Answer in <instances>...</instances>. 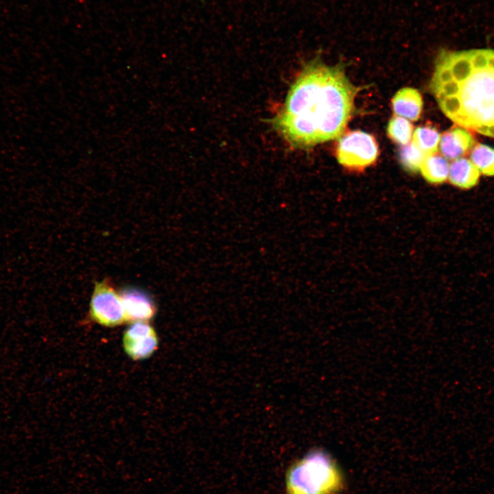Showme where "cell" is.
<instances>
[{"label": "cell", "mask_w": 494, "mask_h": 494, "mask_svg": "<svg viewBox=\"0 0 494 494\" xmlns=\"http://www.w3.org/2000/svg\"><path fill=\"white\" fill-rule=\"evenodd\" d=\"M344 67L342 62L328 65L320 56L303 67L272 120L292 146L313 147L336 139L344 131L359 91Z\"/></svg>", "instance_id": "6da1fadb"}, {"label": "cell", "mask_w": 494, "mask_h": 494, "mask_svg": "<svg viewBox=\"0 0 494 494\" xmlns=\"http://www.w3.org/2000/svg\"><path fill=\"white\" fill-rule=\"evenodd\" d=\"M430 89L456 124L494 138V49H440Z\"/></svg>", "instance_id": "7a4b0ae2"}, {"label": "cell", "mask_w": 494, "mask_h": 494, "mask_svg": "<svg viewBox=\"0 0 494 494\" xmlns=\"http://www.w3.org/2000/svg\"><path fill=\"white\" fill-rule=\"evenodd\" d=\"M344 486V478L338 464L320 449L294 462L285 474L287 494H338Z\"/></svg>", "instance_id": "3957f363"}, {"label": "cell", "mask_w": 494, "mask_h": 494, "mask_svg": "<svg viewBox=\"0 0 494 494\" xmlns=\"http://www.w3.org/2000/svg\"><path fill=\"white\" fill-rule=\"evenodd\" d=\"M379 155L373 135L361 130L351 131L340 139L336 149L338 163L345 168L362 171L373 164Z\"/></svg>", "instance_id": "277c9868"}, {"label": "cell", "mask_w": 494, "mask_h": 494, "mask_svg": "<svg viewBox=\"0 0 494 494\" xmlns=\"http://www.w3.org/2000/svg\"><path fill=\"white\" fill-rule=\"evenodd\" d=\"M89 307L91 318L100 325L113 327L127 322L120 294L110 280L95 283Z\"/></svg>", "instance_id": "5b68a950"}, {"label": "cell", "mask_w": 494, "mask_h": 494, "mask_svg": "<svg viewBox=\"0 0 494 494\" xmlns=\"http://www.w3.org/2000/svg\"><path fill=\"white\" fill-rule=\"evenodd\" d=\"M123 347L133 360L150 357L157 349L158 338L154 327L148 322H132L123 336Z\"/></svg>", "instance_id": "8992f818"}, {"label": "cell", "mask_w": 494, "mask_h": 494, "mask_svg": "<svg viewBox=\"0 0 494 494\" xmlns=\"http://www.w3.org/2000/svg\"><path fill=\"white\" fill-rule=\"evenodd\" d=\"M127 322H148L156 314V306L150 294L134 286L123 287L120 292Z\"/></svg>", "instance_id": "52a82bcc"}, {"label": "cell", "mask_w": 494, "mask_h": 494, "mask_svg": "<svg viewBox=\"0 0 494 494\" xmlns=\"http://www.w3.org/2000/svg\"><path fill=\"white\" fill-rule=\"evenodd\" d=\"M475 145V139L471 132L455 126L440 136L439 149L446 159L456 160L470 152Z\"/></svg>", "instance_id": "ba28073f"}, {"label": "cell", "mask_w": 494, "mask_h": 494, "mask_svg": "<svg viewBox=\"0 0 494 494\" xmlns=\"http://www.w3.org/2000/svg\"><path fill=\"white\" fill-rule=\"evenodd\" d=\"M423 104L419 91L410 87L399 90L392 99V108L395 114L414 121L419 119Z\"/></svg>", "instance_id": "9c48e42d"}, {"label": "cell", "mask_w": 494, "mask_h": 494, "mask_svg": "<svg viewBox=\"0 0 494 494\" xmlns=\"http://www.w3.org/2000/svg\"><path fill=\"white\" fill-rule=\"evenodd\" d=\"M480 173L471 160L459 158L449 165L448 179L449 183L460 189H469L479 181Z\"/></svg>", "instance_id": "30bf717a"}, {"label": "cell", "mask_w": 494, "mask_h": 494, "mask_svg": "<svg viewBox=\"0 0 494 494\" xmlns=\"http://www.w3.org/2000/svg\"><path fill=\"white\" fill-rule=\"evenodd\" d=\"M449 165L447 160L437 153L427 155L423 160L420 172L426 181L433 185H440L448 179Z\"/></svg>", "instance_id": "8fae6325"}, {"label": "cell", "mask_w": 494, "mask_h": 494, "mask_svg": "<svg viewBox=\"0 0 494 494\" xmlns=\"http://www.w3.org/2000/svg\"><path fill=\"white\" fill-rule=\"evenodd\" d=\"M440 138L435 127L425 125L416 128L412 142L427 156L437 153Z\"/></svg>", "instance_id": "7c38bea8"}, {"label": "cell", "mask_w": 494, "mask_h": 494, "mask_svg": "<svg viewBox=\"0 0 494 494\" xmlns=\"http://www.w3.org/2000/svg\"><path fill=\"white\" fill-rule=\"evenodd\" d=\"M470 160L480 174L494 176V148L482 143L475 144L470 152Z\"/></svg>", "instance_id": "4fadbf2b"}, {"label": "cell", "mask_w": 494, "mask_h": 494, "mask_svg": "<svg viewBox=\"0 0 494 494\" xmlns=\"http://www.w3.org/2000/svg\"><path fill=\"white\" fill-rule=\"evenodd\" d=\"M398 156L403 168L410 173L420 171L421 165L426 156L413 142L401 146Z\"/></svg>", "instance_id": "5bb4252c"}, {"label": "cell", "mask_w": 494, "mask_h": 494, "mask_svg": "<svg viewBox=\"0 0 494 494\" xmlns=\"http://www.w3.org/2000/svg\"><path fill=\"white\" fill-rule=\"evenodd\" d=\"M412 132L413 126L407 119L394 116L390 119L387 133L394 142L402 145L409 143Z\"/></svg>", "instance_id": "9a60e30c"}]
</instances>
